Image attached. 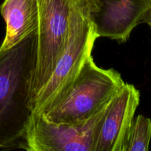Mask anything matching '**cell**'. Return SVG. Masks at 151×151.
Instances as JSON below:
<instances>
[{"instance_id": "5b68a950", "label": "cell", "mask_w": 151, "mask_h": 151, "mask_svg": "<svg viewBox=\"0 0 151 151\" xmlns=\"http://www.w3.org/2000/svg\"><path fill=\"white\" fill-rule=\"evenodd\" d=\"M111 100L83 122L55 124L43 116L32 119L21 148L29 151H94Z\"/></svg>"}, {"instance_id": "8fae6325", "label": "cell", "mask_w": 151, "mask_h": 151, "mask_svg": "<svg viewBox=\"0 0 151 151\" xmlns=\"http://www.w3.org/2000/svg\"><path fill=\"white\" fill-rule=\"evenodd\" d=\"M151 7V0H150V7Z\"/></svg>"}, {"instance_id": "8992f818", "label": "cell", "mask_w": 151, "mask_h": 151, "mask_svg": "<svg viewBox=\"0 0 151 151\" xmlns=\"http://www.w3.org/2000/svg\"><path fill=\"white\" fill-rule=\"evenodd\" d=\"M149 8L150 0H101L100 9L91 14L97 37L125 43Z\"/></svg>"}, {"instance_id": "7a4b0ae2", "label": "cell", "mask_w": 151, "mask_h": 151, "mask_svg": "<svg viewBox=\"0 0 151 151\" xmlns=\"http://www.w3.org/2000/svg\"><path fill=\"white\" fill-rule=\"evenodd\" d=\"M37 3L36 63L31 87V106L66 48L76 18L81 13L97 12L101 0H37Z\"/></svg>"}, {"instance_id": "6da1fadb", "label": "cell", "mask_w": 151, "mask_h": 151, "mask_svg": "<svg viewBox=\"0 0 151 151\" xmlns=\"http://www.w3.org/2000/svg\"><path fill=\"white\" fill-rule=\"evenodd\" d=\"M37 32L0 50V150L22 147L32 116Z\"/></svg>"}, {"instance_id": "30bf717a", "label": "cell", "mask_w": 151, "mask_h": 151, "mask_svg": "<svg viewBox=\"0 0 151 151\" xmlns=\"http://www.w3.org/2000/svg\"><path fill=\"white\" fill-rule=\"evenodd\" d=\"M142 23L147 24L151 28V7L142 16V18L141 19V24Z\"/></svg>"}, {"instance_id": "ba28073f", "label": "cell", "mask_w": 151, "mask_h": 151, "mask_svg": "<svg viewBox=\"0 0 151 151\" xmlns=\"http://www.w3.org/2000/svg\"><path fill=\"white\" fill-rule=\"evenodd\" d=\"M0 13L6 24L5 36L0 50L13 47L38 30L37 0H4L0 6Z\"/></svg>"}, {"instance_id": "3957f363", "label": "cell", "mask_w": 151, "mask_h": 151, "mask_svg": "<svg viewBox=\"0 0 151 151\" xmlns=\"http://www.w3.org/2000/svg\"><path fill=\"white\" fill-rule=\"evenodd\" d=\"M125 83L117 71L99 67L90 55L64 97L41 116L55 124L86 122L106 106Z\"/></svg>"}, {"instance_id": "52a82bcc", "label": "cell", "mask_w": 151, "mask_h": 151, "mask_svg": "<svg viewBox=\"0 0 151 151\" xmlns=\"http://www.w3.org/2000/svg\"><path fill=\"white\" fill-rule=\"evenodd\" d=\"M139 102V91L125 83L109 105L94 151H122Z\"/></svg>"}, {"instance_id": "9c48e42d", "label": "cell", "mask_w": 151, "mask_h": 151, "mask_svg": "<svg viewBox=\"0 0 151 151\" xmlns=\"http://www.w3.org/2000/svg\"><path fill=\"white\" fill-rule=\"evenodd\" d=\"M150 139L151 119L138 115L130 125L122 151H147Z\"/></svg>"}, {"instance_id": "277c9868", "label": "cell", "mask_w": 151, "mask_h": 151, "mask_svg": "<svg viewBox=\"0 0 151 151\" xmlns=\"http://www.w3.org/2000/svg\"><path fill=\"white\" fill-rule=\"evenodd\" d=\"M97 38L91 13L80 14L72 25L67 45L51 77L32 102L30 121L48 111L64 97L86 59L91 55Z\"/></svg>"}]
</instances>
